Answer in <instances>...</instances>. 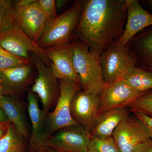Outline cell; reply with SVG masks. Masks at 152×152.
Wrapping results in <instances>:
<instances>
[{"instance_id": "obj_1", "label": "cell", "mask_w": 152, "mask_h": 152, "mask_svg": "<svg viewBox=\"0 0 152 152\" xmlns=\"http://www.w3.org/2000/svg\"><path fill=\"white\" fill-rule=\"evenodd\" d=\"M81 17L74 38L86 44L98 57L122 35L128 0L81 1Z\"/></svg>"}, {"instance_id": "obj_2", "label": "cell", "mask_w": 152, "mask_h": 152, "mask_svg": "<svg viewBox=\"0 0 152 152\" xmlns=\"http://www.w3.org/2000/svg\"><path fill=\"white\" fill-rule=\"evenodd\" d=\"M73 64L82 89L99 96L105 83L100 58L90 51L86 44L74 38L71 43Z\"/></svg>"}, {"instance_id": "obj_3", "label": "cell", "mask_w": 152, "mask_h": 152, "mask_svg": "<svg viewBox=\"0 0 152 152\" xmlns=\"http://www.w3.org/2000/svg\"><path fill=\"white\" fill-rule=\"evenodd\" d=\"M82 12V2L76 1L55 20L47 24L38 45L43 49L72 43Z\"/></svg>"}, {"instance_id": "obj_4", "label": "cell", "mask_w": 152, "mask_h": 152, "mask_svg": "<svg viewBox=\"0 0 152 152\" xmlns=\"http://www.w3.org/2000/svg\"><path fill=\"white\" fill-rule=\"evenodd\" d=\"M0 46L12 54L31 62V54H34L46 65L48 67L50 66L45 49L31 39L15 20L10 26L0 35Z\"/></svg>"}, {"instance_id": "obj_5", "label": "cell", "mask_w": 152, "mask_h": 152, "mask_svg": "<svg viewBox=\"0 0 152 152\" xmlns=\"http://www.w3.org/2000/svg\"><path fill=\"white\" fill-rule=\"evenodd\" d=\"M103 77L105 84L124 79L131 68L136 65L127 46L118 42L112 44L100 57Z\"/></svg>"}, {"instance_id": "obj_6", "label": "cell", "mask_w": 152, "mask_h": 152, "mask_svg": "<svg viewBox=\"0 0 152 152\" xmlns=\"http://www.w3.org/2000/svg\"><path fill=\"white\" fill-rule=\"evenodd\" d=\"M31 61L37 72L31 90L38 95L42 109L48 115L54 109L59 97V83L53 75L50 67L46 65L35 55L31 53Z\"/></svg>"}, {"instance_id": "obj_7", "label": "cell", "mask_w": 152, "mask_h": 152, "mask_svg": "<svg viewBox=\"0 0 152 152\" xmlns=\"http://www.w3.org/2000/svg\"><path fill=\"white\" fill-rule=\"evenodd\" d=\"M60 94L56 104L47 117V127L50 136L61 128L77 125L71 115L72 99L82 89L80 85L67 80H59Z\"/></svg>"}, {"instance_id": "obj_8", "label": "cell", "mask_w": 152, "mask_h": 152, "mask_svg": "<svg viewBox=\"0 0 152 152\" xmlns=\"http://www.w3.org/2000/svg\"><path fill=\"white\" fill-rule=\"evenodd\" d=\"M92 137L77 124L61 128L50 136L47 147L58 152H88Z\"/></svg>"}, {"instance_id": "obj_9", "label": "cell", "mask_w": 152, "mask_h": 152, "mask_svg": "<svg viewBox=\"0 0 152 152\" xmlns=\"http://www.w3.org/2000/svg\"><path fill=\"white\" fill-rule=\"evenodd\" d=\"M150 91H137L124 79L105 84L99 96L97 117L110 110L127 107L134 101Z\"/></svg>"}, {"instance_id": "obj_10", "label": "cell", "mask_w": 152, "mask_h": 152, "mask_svg": "<svg viewBox=\"0 0 152 152\" xmlns=\"http://www.w3.org/2000/svg\"><path fill=\"white\" fill-rule=\"evenodd\" d=\"M12 16L15 22L35 42H38L47 24L46 18L37 0L26 7H17L9 1Z\"/></svg>"}, {"instance_id": "obj_11", "label": "cell", "mask_w": 152, "mask_h": 152, "mask_svg": "<svg viewBox=\"0 0 152 152\" xmlns=\"http://www.w3.org/2000/svg\"><path fill=\"white\" fill-rule=\"evenodd\" d=\"M129 116L121 123L113 138L120 152H132L139 144L151 139L145 125L136 117Z\"/></svg>"}, {"instance_id": "obj_12", "label": "cell", "mask_w": 152, "mask_h": 152, "mask_svg": "<svg viewBox=\"0 0 152 152\" xmlns=\"http://www.w3.org/2000/svg\"><path fill=\"white\" fill-rule=\"evenodd\" d=\"M27 100L28 114L32 128L27 152H35L47 147V143L50 136L47 127L48 115L40 108L34 94L29 88L27 90Z\"/></svg>"}, {"instance_id": "obj_13", "label": "cell", "mask_w": 152, "mask_h": 152, "mask_svg": "<svg viewBox=\"0 0 152 152\" xmlns=\"http://www.w3.org/2000/svg\"><path fill=\"white\" fill-rule=\"evenodd\" d=\"M99 99V96L82 89L74 95L71 102L70 111L73 119L91 134L97 117Z\"/></svg>"}, {"instance_id": "obj_14", "label": "cell", "mask_w": 152, "mask_h": 152, "mask_svg": "<svg viewBox=\"0 0 152 152\" xmlns=\"http://www.w3.org/2000/svg\"><path fill=\"white\" fill-rule=\"evenodd\" d=\"M32 63L0 71V88L3 95L20 99L33 78Z\"/></svg>"}, {"instance_id": "obj_15", "label": "cell", "mask_w": 152, "mask_h": 152, "mask_svg": "<svg viewBox=\"0 0 152 152\" xmlns=\"http://www.w3.org/2000/svg\"><path fill=\"white\" fill-rule=\"evenodd\" d=\"M44 49L50 62V68L56 78L69 80L80 85V79L74 67L71 44Z\"/></svg>"}, {"instance_id": "obj_16", "label": "cell", "mask_w": 152, "mask_h": 152, "mask_svg": "<svg viewBox=\"0 0 152 152\" xmlns=\"http://www.w3.org/2000/svg\"><path fill=\"white\" fill-rule=\"evenodd\" d=\"M151 26L152 14L145 10L137 0H128L126 21L118 43L127 45L136 35Z\"/></svg>"}, {"instance_id": "obj_17", "label": "cell", "mask_w": 152, "mask_h": 152, "mask_svg": "<svg viewBox=\"0 0 152 152\" xmlns=\"http://www.w3.org/2000/svg\"><path fill=\"white\" fill-rule=\"evenodd\" d=\"M127 46L136 66L152 75V26L136 35Z\"/></svg>"}, {"instance_id": "obj_18", "label": "cell", "mask_w": 152, "mask_h": 152, "mask_svg": "<svg viewBox=\"0 0 152 152\" xmlns=\"http://www.w3.org/2000/svg\"><path fill=\"white\" fill-rule=\"evenodd\" d=\"M129 114L126 107L117 108L105 112L97 118L91 136L100 139L112 137L117 127Z\"/></svg>"}, {"instance_id": "obj_19", "label": "cell", "mask_w": 152, "mask_h": 152, "mask_svg": "<svg viewBox=\"0 0 152 152\" xmlns=\"http://www.w3.org/2000/svg\"><path fill=\"white\" fill-rule=\"evenodd\" d=\"M0 106L11 124L22 135L27 137L28 135L27 121L23 106L20 99L7 95H1Z\"/></svg>"}, {"instance_id": "obj_20", "label": "cell", "mask_w": 152, "mask_h": 152, "mask_svg": "<svg viewBox=\"0 0 152 152\" xmlns=\"http://www.w3.org/2000/svg\"><path fill=\"white\" fill-rule=\"evenodd\" d=\"M26 138L11 124L7 132L0 139V152H27Z\"/></svg>"}, {"instance_id": "obj_21", "label": "cell", "mask_w": 152, "mask_h": 152, "mask_svg": "<svg viewBox=\"0 0 152 152\" xmlns=\"http://www.w3.org/2000/svg\"><path fill=\"white\" fill-rule=\"evenodd\" d=\"M124 80L137 91H152V74L136 66L129 70Z\"/></svg>"}, {"instance_id": "obj_22", "label": "cell", "mask_w": 152, "mask_h": 152, "mask_svg": "<svg viewBox=\"0 0 152 152\" xmlns=\"http://www.w3.org/2000/svg\"><path fill=\"white\" fill-rule=\"evenodd\" d=\"M127 107L132 113H139L152 118V91L134 101Z\"/></svg>"}, {"instance_id": "obj_23", "label": "cell", "mask_w": 152, "mask_h": 152, "mask_svg": "<svg viewBox=\"0 0 152 152\" xmlns=\"http://www.w3.org/2000/svg\"><path fill=\"white\" fill-rule=\"evenodd\" d=\"M88 152H120L113 137L100 139L92 137Z\"/></svg>"}, {"instance_id": "obj_24", "label": "cell", "mask_w": 152, "mask_h": 152, "mask_svg": "<svg viewBox=\"0 0 152 152\" xmlns=\"http://www.w3.org/2000/svg\"><path fill=\"white\" fill-rule=\"evenodd\" d=\"M31 63L27 60L12 54L0 46V71Z\"/></svg>"}, {"instance_id": "obj_25", "label": "cell", "mask_w": 152, "mask_h": 152, "mask_svg": "<svg viewBox=\"0 0 152 152\" xmlns=\"http://www.w3.org/2000/svg\"><path fill=\"white\" fill-rule=\"evenodd\" d=\"M14 21L9 1L0 0V35L10 26Z\"/></svg>"}, {"instance_id": "obj_26", "label": "cell", "mask_w": 152, "mask_h": 152, "mask_svg": "<svg viewBox=\"0 0 152 152\" xmlns=\"http://www.w3.org/2000/svg\"><path fill=\"white\" fill-rule=\"evenodd\" d=\"M37 1L45 16L47 24L53 21L58 16L55 0H37Z\"/></svg>"}, {"instance_id": "obj_27", "label": "cell", "mask_w": 152, "mask_h": 152, "mask_svg": "<svg viewBox=\"0 0 152 152\" xmlns=\"http://www.w3.org/2000/svg\"><path fill=\"white\" fill-rule=\"evenodd\" d=\"M133 115L142 121L148 131L150 138L152 140V118L141 113H133Z\"/></svg>"}, {"instance_id": "obj_28", "label": "cell", "mask_w": 152, "mask_h": 152, "mask_svg": "<svg viewBox=\"0 0 152 152\" xmlns=\"http://www.w3.org/2000/svg\"><path fill=\"white\" fill-rule=\"evenodd\" d=\"M132 152H152V139H150L139 144L134 149Z\"/></svg>"}, {"instance_id": "obj_29", "label": "cell", "mask_w": 152, "mask_h": 152, "mask_svg": "<svg viewBox=\"0 0 152 152\" xmlns=\"http://www.w3.org/2000/svg\"><path fill=\"white\" fill-rule=\"evenodd\" d=\"M35 0H17V1H12L15 5L17 7H26L32 4Z\"/></svg>"}, {"instance_id": "obj_30", "label": "cell", "mask_w": 152, "mask_h": 152, "mask_svg": "<svg viewBox=\"0 0 152 152\" xmlns=\"http://www.w3.org/2000/svg\"><path fill=\"white\" fill-rule=\"evenodd\" d=\"M11 124L10 122L0 123V139L7 132Z\"/></svg>"}, {"instance_id": "obj_31", "label": "cell", "mask_w": 152, "mask_h": 152, "mask_svg": "<svg viewBox=\"0 0 152 152\" xmlns=\"http://www.w3.org/2000/svg\"><path fill=\"white\" fill-rule=\"evenodd\" d=\"M68 1L66 0H57L56 1V10L60 11L66 6Z\"/></svg>"}, {"instance_id": "obj_32", "label": "cell", "mask_w": 152, "mask_h": 152, "mask_svg": "<svg viewBox=\"0 0 152 152\" xmlns=\"http://www.w3.org/2000/svg\"><path fill=\"white\" fill-rule=\"evenodd\" d=\"M10 122L8 118L6 115L3 109L0 106V123ZM11 123V122H10Z\"/></svg>"}, {"instance_id": "obj_33", "label": "cell", "mask_w": 152, "mask_h": 152, "mask_svg": "<svg viewBox=\"0 0 152 152\" xmlns=\"http://www.w3.org/2000/svg\"><path fill=\"white\" fill-rule=\"evenodd\" d=\"M35 152H58L50 148L49 147H46L45 148H44L42 149L39 150Z\"/></svg>"}, {"instance_id": "obj_34", "label": "cell", "mask_w": 152, "mask_h": 152, "mask_svg": "<svg viewBox=\"0 0 152 152\" xmlns=\"http://www.w3.org/2000/svg\"><path fill=\"white\" fill-rule=\"evenodd\" d=\"M1 95H3L2 93L1 90V88H0V96H1Z\"/></svg>"}, {"instance_id": "obj_35", "label": "cell", "mask_w": 152, "mask_h": 152, "mask_svg": "<svg viewBox=\"0 0 152 152\" xmlns=\"http://www.w3.org/2000/svg\"><path fill=\"white\" fill-rule=\"evenodd\" d=\"M150 3L152 5V0L151 1H149Z\"/></svg>"}]
</instances>
